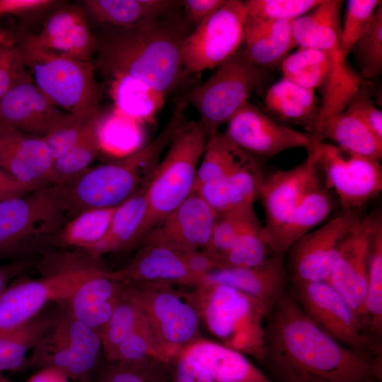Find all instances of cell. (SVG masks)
Segmentation results:
<instances>
[{"label":"cell","mask_w":382,"mask_h":382,"mask_svg":"<svg viewBox=\"0 0 382 382\" xmlns=\"http://www.w3.org/2000/svg\"><path fill=\"white\" fill-rule=\"evenodd\" d=\"M360 216V212L342 211L296 241L285 254L289 282H325L343 240Z\"/></svg>","instance_id":"2e32d148"},{"label":"cell","mask_w":382,"mask_h":382,"mask_svg":"<svg viewBox=\"0 0 382 382\" xmlns=\"http://www.w3.org/2000/svg\"><path fill=\"white\" fill-rule=\"evenodd\" d=\"M137 122L116 111L98 127L100 149L126 156L137 151L141 144V131Z\"/></svg>","instance_id":"bcb514c9"},{"label":"cell","mask_w":382,"mask_h":382,"mask_svg":"<svg viewBox=\"0 0 382 382\" xmlns=\"http://www.w3.org/2000/svg\"><path fill=\"white\" fill-rule=\"evenodd\" d=\"M31 191L0 168V202L28 195Z\"/></svg>","instance_id":"94428289"},{"label":"cell","mask_w":382,"mask_h":382,"mask_svg":"<svg viewBox=\"0 0 382 382\" xmlns=\"http://www.w3.org/2000/svg\"><path fill=\"white\" fill-rule=\"evenodd\" d=\"M226 0H184L181 6L188 20L198 25L211 17Z\"/></svg>","instance_id":"680465c9"},{"label":"cell","mask_w":382,"mask_h":382,"mask_svg":"<svg viewBox=\"0 0 382 382\" xmlns=\"http://www.w3.org/2000/svg\"><path fill=\"white\" fill-rule=\"evenodd\" d=\"M353 52L359 74L363 79L379 77L382 73V2L371 23L354 44Z\"/></svg>","instance_id":"f6af8a7d"},{"label":"cell","mask_w":382,"mask_h":382,"mask_svg":"<svg viewBox=\"0 0 382 382\" xmlns=\"http://www.w3.org/2000/svg\"><path fill=\"white\" fill-rule=\"evenodd\" d=\"M185 123L173 112L159 134L133 153L115 161L89 167L69 181L48 186L69 216L90 209L117 207L146 188L163 151Z\"/></svg>","instance_id":"3957f363"},{"label":"cell","mask_w":382,"mask_h":382,"mask_svg":"<svg viewBox=\"0 0 382 382\" xmlns=\"http://www.w3.org/2000/svg\"><path fill=\"white\" fill-rule=\"evenodd\" d=\"M317 166L325 186L335 191L342 212H360L382 190L380 161L343 151L314 136Z\"/></svg>","instance_id":"4fadbf2b"},{"label":"cell","mask_w":382,"mask_h":382,"mask_svg":"<svg viewBox=\"0 0 382 382\" xmlns=\"http://www.w3.org/2000/svg\"><path fill=\"white\" fill-rule=\"evenodd\" d=\"M53 313H40L21 325L0 332V373L23 366L50 325Z\"/></svg>","instance_id":"f35d334b"},{"label":"cell","mask_w":382,"mask_h":382,"mask_svg":"<svg viewBox=\"0 0 382 382\" xmlns=\"http://www.w3.org/2000/svg\"><path fill=\"white\" fill-rule=\"evenodd\" d=\"M381 1L378 0H349L343 25L338 52L346 57L371 23Z\"/></svg>","instance_id":"c3c4849f"},{"label":"cell","mask_w":382,"mask_h":382,"mask_svg":"<svg viewBox=\"0 0 382 382\" xmlns=\"http://www.w3.org/2000/svg\"><path fill=\"white\" fill-rule=\"evenodd\" d=\"M364 311L369 333L375 341L381 343L382 335V221L376 228L371 241Z\"/></svg>","instance_id":"7bdbcfd3"},{"label":"cell","mask_w":382,"mask_h":382,"mask_svg":"<svg viewBox=\"0 0 382 382\" xmlns=\"http://www.w3.org/2000/svg\"><path fill=\"white\" fill-rule=\"evenodd\" d=\"M289 282L284 255H272L254 267L214 270L202 277L199 285L228 286L257 300L270 312L286 291Z\"/></svg>","instance_id":"7402d4cb"},{"label":"cell","mask_w":382,"mask_h":382,"mask_svg":"<svg viewBox=\"0 0 382 382\" xmlns=\"http://www.w3.org/2000/svg\"><path fill=\"white\" fill-rule=\"evenodd\" d=\"M293 21H270L247 16L244 47L250 59L261 68L281 64L296 47L292 35Z\"/></svg>","instance_id":"83f0119b"},{"label":"cell","mask_w":382,"mask_h":382,"mask_svg":"<svg viewBox=\"0 0 382 382\" xmlns=\"http://www.w3.org/2000/svg\"><path fill=\"white\" fill-rule=\"evenodd\" d=\"M147 325L155 358L167 361L196 340L202 316L198 294L169 284H129Z\"/></svg>","instance_id":"5b68a950"},{"label":"cell","mask_w":382,"mask_h":382,"mask_svg":"<svg viewBox=\"0 0 382 382\" xmlns=\"http://www.w3.org/2000/svg\"><path fill=\"white\" fill-rule=\"evenodd\" d=\"M111 274L129 284H199L188 270L182 253L152 245H143L127 265Z\"/></svg>","instance_id":"603a6c76"},{"label":"cell","mask_w":382,"mask_h":382,"mask_svg":"<svg viewBox=\"0 0 382 382\" xmlns=\"http://www.w3.org/2000/svg\"><path fill=\"white\" fill-rule=\"evenodd\" d=\"M143 318L137 302L128 284L125 282L110 318L100 331L102 348L110 361H112L120 345L137 328Z\"/></svg>","instance_id":"b9f144b4"},{"label":"cell","mask_w":382,"mask_h":382,"mask_svg":"<svg viewBox=\"0 0 382 382\" xmlns=\"http://www.w3.org/2000/svg\"><path fill=\"white\" fill-rule=\"evenodd\" d=\"M52 0H0V18L26 16L42 11L54 5Z\"/></svg>","instance_id":"6f0895ef"},{"label":"cell","mask_w":382,"mask_h":382,"mask_svg":"<svg viewBox=\"0 0 382 382\" xmlns=\"http://www.w3.org/2000/svg\"><path fill=\"white\" fill-rule=\"evenodd\" d=\"M319 173L318 170L289 221L270 244L272 255H285L296 241L322 223L332 212V200Z\"/></svg>","instance_id":"f1b7e54d"},{"label":"cell","mask_w":382,"mask_h":382,"mask_svg":"<svg viewBox=\"0 0 382 382\" xmlns=\"http://www.w3.org/2000/svg\"><path fill=\"white\" fill-rule=\"evenodd\" d=\"M265 79L262 68L249 57L243 47L216 67L202 84L183 98L199 113L207 138L233 117Z\"/></svg>","instance_id":"ba28073f"},{"label":"cell","mask_w":382,"mask_h":382,"mask_svg":"<svg viewBox=\"0 0 382 382\" xmlns=\"http://www.w3.org/2000/svg\"><path fill=\"white\" fill-rule=\"evenodd\" d=\"M100 118V114L95 116L78 142L52 161L50 186L65 183L89 168L101 149L98 134Z\"/></svg>","instance_id":"60d3db41"},{"label":"cell","mask_w":382,"mask_h":382,"mask_svg":"<svg viewBox=\"0 0 382 382\" xmlns=\"http://www.w3.org/2000/svg\"><path fill=\"white\" fill-rule=\"evenodd\" d=\"M291 283L287 291L328 335L353 350L381 358V343L373 339L353 308L328 283Z\"/></svg>","instance_id":"7c38bea8"},{"label":"cell","mask_w":382,"mask_h":382,"mask_svg":"<svg viewBox=\"0 0 382 382\" xmlns=\"http://www.w3.org/2000/svg\"><path fill=\"white\" fill-rule=\"evenodd\" d=\"M224 134L258 158H271L292 148L307 149L314 137L277 122L249 102L228 121Z\"/></svg>","instance_id":"ac0fdd59"},{"label":"cell","mask_w":382,"mask_h":382,"mask_svg":"<svg viewBox=\"0 0 382 382\" xmlns=\"http://www.w3.org/2000/svg\"><path fill=\"white\" fill-rule=\"evenodd\" d=\"M27 382H69V378L57 369L45 367L33 374Z\"/></svg>","instance_id":"be15d7a7"},{"label":"cell","mask_w":382,"mask_h":382,"mask_svg":"<svg viewBox=\"0 0 382 382\" xmlns=\"http://www.w3.org/2000/svg\"><path fill=\"white\" fill-rule=\"evenodd\" d=\"M182 254L188 270L199 279V284L202 277L220 267L217 257L206 248Z\"/></svg>","instance_id":"9f6ffc18"},{"label":"cell","mask_w":382,"mask_h":382,"mask_svg":"<svg viewBox=\"0 0 382 382\" xmlns=\"http://www.w3.org/2000/svg\"><path fill=\"white\" fill-rule=\"evenodd\" d=\"M181 351L198 361L215 382H273L243 354L224 345L196 340Z\"/></svg>","instance_id":"4316f807"},{"label":"cell","mask_w":382,"mask_h":382,"mask_svg":"<svg viewBox=\"0 0 382 382\" xmlns=\"http://www.w3.org/2000/svg\"><path fill=\"white\" fill-rule=\"evenodd\" d=\"M149 357H155V355L144 318L137 328L120 345L112 361L141 362Z\"/></svg>","instance_id":"816d5d0a"},{"label":"cell","mask_w":382,"mask_h":382,"mask_svg":"<svg viewBox=\"0 0 382 382\" xmlns=\"http://www.w3.org/2000/svg\"><path fill=\"white\" fill-rule=\"evenodd\" d=\"M314 135V134H313ZM350 154L381 161L382 141L357 117L345 112L325 122L315 135Z\"/></svg>","instance_id":"d590c367"},{"label":"cell","mask_w":382,"mask_h":382,"mask_svg":"<svg viewBox=\"0 0 382 382\" xmlns=\"http://www.w3.org/2000/svg\"><path fill=\"white\" fill-rule=\"evenodd\" d=\"M35 35L45 47L84 61L91 62L96 52V37L89 28L83 11L79 6L57 10Z\"/></svg>","instance_id":"cb8c5ba5"},{"label":"cell","mask_w":382,"mask_h":382,"mask_svg":"<svg viewBox=\"0 0 382 382\" xmlns=\"http://www.w3.org/2000/svg\"><path fill=\"white\" fill-rule=\"evenodd\" d=\"M265 176L259 158L253 156L227 178L202 183L197 187L196 192L220 214L253 204Z\"/></svg>","instance_id":"d4e9b609"},{"label":"cell","mask_w":382,"mask_h":382,"mask_svg":"<svg viewBox=\"0 0 382 382\" xmlns=\"http://www.w3.org/2000/svg\"><path fill=\"white\" fill-rule=\"evenodd\" d=\"M68 216L49 187L0 202V258L54 244Z\"/></svg>","instance_id":"9c48e42d"},{"label":"cell","mask_w":382,"mask_h":382,"mask_svg":"<svg viewBox=\"0 0 382 382\" xmlns=\"http://www.w3.org/2000/svg\"><path fill=\"white\" fill-rule=\"evenodd\" d=\"M273 382L381 381V358L332 337L286 291L265 320L262 364Z\"/></svg>","instance_id":"6da1fadb"},{"label":"cell","mask_w":382,"mask_h":382,"mask_svg":"<svg viewBox=\"0 0 382 382\" xmlns=\"http://www.w3.org/2000/svg\"><path fill=\"white\" fill-rule=\"evenodd\" d=\"M363 79L352 68L346 57L338 54L322 88L313 134L316 135L328 120L345 112L354 96L363 88Z\"/></svg>","instance_id":"d6a6232c"},{"label":"cell","mask_w":382,"mask_h":382,"mask_svg":"<svg viewBox=\"0 0 382 382\" xmlns=\"http://www.w3.org/2000/svg\"><path fill=\"white\" fill-rule=\"evenodd\" d=\"M52 158L43 137L0 124V168L31 192L50 186Z\"/></svg>","instance_id":"44dd1931"},{"label":"cell","mask_w":382,"mask_h":382,"mask_svg":"<svg viewBox=\"0 0 382 382\" xmlns=\"http://www.w3.org/2000/svg\"><path fill=\"white\" fill-rule=\"evenodd\" d=\"M116 362L117 364L110 369L97 382H147L137 369L140 362Z\"/></svg>","instance_id":"91938a15"},{"label":"cell","mask_w":382,"mask_h":382,"mask_svg":"<svg viewBox=\"0 0 382 382\" xmlns=\"http://www.w3.org/2000/svg\"><path fill=\"white\" fill-rule=\"evenodd\" d=\"M381 221L379 209H373L369 214L358 218L343 240L332 270L325 281L346 300L368 331L364 301L369 250L374 232Z\"/></svg>","instance_id":"9a60e30c"},{"label":"cell","mask_w":382,"mask_h":382,"mask_svg":"<svg viewBox=\"0 0 382 382\" xmlns=\"http://www.w3.org/2000/svg\"><path fill=\"white\" fill-rule=\"evenodd\" d=\"M365 382H376V380L374 378H370L366 380Z\"/></svg>","instance_id":"003e7915"},{"label":"cell","mask_w":382,"mask_h":382,"mask_svg":"<svg viewBox=\"0 0 382 382\" xmlns=\"http://www.w3.org/2000/svg\"><path fill=\"white\" fill-rule=\"evenodd\" d=\"M16 45L0 53V99L30 73Z\"/></svg>","instance_id":"f5cc1de1"},{"label":"cell","mask_w":382,"mask_h":382,"mask_svg":"<svg viewBox=\"0 0 382 382\" xmlns=\"http://www.w3.org/2000/svg\"><path fill=\"white\" fill-rule=\"evenodd\" d=\"M252 156L236 146L224 133L216 132L207 139L195 188L208 181L227 178Z\"/></svg>","instance_id":"8d00e7d4"},{"label":"cell","mask_w":382,"mask_h":382,"mask_svg":"<svg viewBox=\"0 0 382 382\" xmlns=\"http://www.w3.org/2000/svg\"><path fill=\"white\" fill-rule=\"evenodd\" d=\"M265 103L282 120L303 125L313 134L318 108L313 90L282 78L268 89Z\"/></svg>","instance_id":"836d02e7"},{"label":"cell","mask_w":382,"mask_h":382,"mask_svg":"<svg viewBox=\"0 0 382 382\" xmlns=\"http://www.w3.org/2000/svg\"><path fill=\"white\" fill-rule=\"evenodd\" d=\"M103 269L94 263L64 266L36 279L18 280L0 296V332L16 328L52 302L66 301L86 281Z\"/></svg>","instance_id":"8fae6325"},{"label":"cell","mask_w":382,"mask_h":382,"mask_svg":"<svg viewBox=\"0 0 382 382\" xmlns=\"http://www.w3.org/2000/svg\"><path fill=\"white\" fill-rule=\"evenodd\" d=\"M258 224L260 223L253 204L218 214L209 243L205 248L215 255L219 262L221 257L242 233Z\"/></svg>","instance_id":"ee69618b"},{"label":"cell","mask_w":382,"mask_h":382,"mask_svg":"<svg viewBox=\"0 0 382 382\" xmlns=\"http://www.w3.org/2000/svg\"><path fill=\"white\" fill-rule=\"evenodd\" d=\"M345 112L359 119L382 141V112L364 88L354 96Z\"/></svg>","instance_id":"db71d44e"},{"label":"cell","mask_w":382,"mask_h":382,"mask_svg":"<svg viewBox=\"0 0 382 382\" xmlns=\"http://www.w3.org/2000/svg\"><path fill=\"white\" fill-rule=\"evenodd\" d=\"M246 17L242 1L226 0L185 38L181 49L184 69L197 73L216 68L234 54L244 42Z\"/></svg>","instance_id":"5bb4252c"},{"label":"cell","mask_w":382,"mask_h":382,"mask_svg":"<svg viewBox=\"0 0 382 382\" xmlns=\"http://www.w3.org/2000/svg\"><path fill=\"white\" fill-rule=\"evenodd\" d=\"M262 226L258 224L242 233L219 259L220 268L254 267L272 256L262 239Z\"/></svg>","instance_id":"7dc6e473"},{"label":"cell","mask_w":382,"mask_h":382,"mask_svg":"<svg viewBox=\"0 0 382 382\" xmlns=\"http://www.w3.org/2000/svg\"><path fill=\"white\" fill-rule=\"evenodd\" d=\"M71 115L40 90L30 74L0 99V124L33 136H46Z\"/></svg>","instance_id":"ffe728a7"},{"label":"cell","mask_w":382,"mask_h":382,"mask_svg":"<svg viewBox=\"0 0 382 382\" xmlns=\"http://www.w3.org/2000/svg\"><path fill=\"white\" fill-rule=\"evenodd\" d=\"M0 382H12L10 381L8 378H6L5 376L2 374V373H0Z\"/></svg>","instance_id":"03108f58"},{"label":"cell","mask_w":382,"mask_h":382,"mask_svg":"<svg viewBox=\"0 0 382 382\" xmlns=\"http://www.w3.org/2000/svg\"><path fill=\"white\" fill-rule=\"evenodd\" d=\"M199 286L201 314L212 334L224 345L250 354L262 364L265 320L269 313L265 307L226 285Z\"/></svg>","instance_id":"52a82bcc"},{"label":"cell","mask_w":382,"mask_h":382,"mask_svg":"<svg viewBox=\"0 0 382 382\" xmlns=\"http://www.w3.org/2000/svg\"><path fill=\"white\" fill-rule=\"evenodd\" d=\"M18 37L6 29L0 28V53L17 43Z\"/></svg>","instance_id":"e7e4bbea"},{"label":"cell","mask_w":382,"mask_h":382,"mask_svg":"<svg viewBox=\"0 0 382 382\" xmlns=\"http://www.w3.org/2000/svg\"><path fill=\"white\" fill-rule=\"evenodd\" d=\"M175 382H215L208 371L183 351L178 354Z\"/></svg>","instance_id":"11a10c76"},{"label":"cell","mask_w":382,"mask_h":382,"mask_svg":"<svg viewBox=\"0 0 382 382\" xmlns=\"http://www.w3.org/2000/svg\"><path fill=\"white\" fill-rule=\"evenodd\" d=\"M322 0H247V16L270 21H294L307 13Z\"/></svg>","instance_id":"681fc988"},{"label":"cell","mask_w":382,"mask_h":382,"mask_svg":"<svg viewBox=\"0 0 382 382\" xmlns=\"http://www.w3.org/2000/svg\"><path fill=\"white\" fill-rule=\"evenodd\" d=\"M33 347L31 363L53 367L69 379L83 381L96 367L103 349L98 332L76 318L63 302Z\"/></svg>","instance_id":"30bf717a"},{"label":"cell","mask_w":382,"mask_h":382,"mask_svg":"<svg viewBox=\"0 0 382 382\" xmlns=\"http://www.w3.org/2000/svg\"><path fill=\"white\" fill-rule=\"evenodd\" d=\"M337 54L299 47L282 62L280 66L283 78L301 87L315 91L324 84Z\"/></svg>","instance_id":"ab89813d"},{"label":"cell","mask_w":382,"mask_h":382,"mask_svg":"<svg viewBox=\"0 0 382 382\" xmlns=\"http://www.w3.org/2000/svg\"><path fill=\"white\" fill-rule=\"evenodd\" d=\"M28 264L26 260H21L8 265H0V296L9 285L8 282L23 271Z\"/></svg>","instance_id":"6125c7cd"},{"label":"cell","mask_w":382,"mask_h":382,"mask_svg":"<svg viewBox=\"0 0 382 382\" xmlns=\"http://www.w3.org/2000/svg\"><path fill=\"white\" fill-rule=\"evenodd\" d=\"M342 3L339 0H322L313 9L294 20L292 35L296 46L333 55L340 54Z\"/></svg>","instance_id":"f546056e"},{"label":"cell","mask_w":382,"mask_h":382,"mask_svg":"<svg viewBox=\"0 0 382 382\" xmlns=\"http://www.w3.org/2000/svg\"><path fill=\"white\" fill-rule=\"evenodd\" d=\"M110 93L117 112L141 125L155 122L166 96L141 81L126 76L111 79Z\"/></svg>","instance_id":"e575fe53"},{"label":"cell","mask_w":382,"mask_h":382,"mask_svg":"<svg viewBox=\"0 0 382 382\" xmlns=\"http://www.w3.org/2000/svg\"><path fill=\"white\" fill-rule=\"evenodd\" d=\"M96 115L82 117L71 115L66 121L43 137L50 149L52 161L65 154L78 142L91 120Z\"/></svg>","instance_id":"f907efd6"},{"label":"cell","mask_w":382,"mask_h":382,"mask_svg":"<svg viewBox=\"0 0 382 382\" xmlns=\"http://www.w3.org/2000/svg\"><path fill=\"white\" fill-rule=\"evenodd\" d=\"M144 190L138 192L117 206L106 233L86 252V255L97 260L139 241L147 212Z\"/></svg>","instance_id":"1f68e13d"},{"label":"cell","mask_w":382,"mask_h":382,"mask_svg":"<svg viewBox=\"0 0 382 382\" xmlns=\"http://www.w3.org/2000/svg\"><path fill=\"white\" fill-rule=\"evenodd\" d=\"M207 139L198 121L186 123L170 142L144 190L147 212L140 240L193 192Z\"/></svg>","instance_id":"8992f818"},{"label":"cell","mask_w":382,"mask_h":382,"mask_svg":"<svg viewBox=\"0 0 382 382\" xmlns=\"http://www.w3.org/2000/svg\"><path fill=\"white\" fill-rule=\"evenodd\" d=\"M83 4L98 22L125 28L174 13L181 6L175 0H86Z\"/></svg>","instance_id":"4dcf8cb0"},{"label":"cell","mask_w":382,"mask_h":382,"mask_svg":"<svg viewBox=\"0 0 382 382\" xmlns=\"http://www.w3.org/2000/svg\"><path fill=\"white\" fill-rule=\"evenodd\" d=\"M218 214L196 193L151 227L141 238L142 245L161 246L180 253L205 248Z\"/></svg>","instance_id":"d6986e66"},{"label":"cell","mask_w":382,"mask_h":382,"mask_svg":"<svg viewBox=\"0 0 382 382\" xmlns=\"http://www.w3.org/2000/svg\"><path fill=\"white\" fill-rule=\"evenodd\" d=\"M125 282L103 270L83 283L64 303L78 320L98 332L110 318Z\"/></svg>","instance_id":"484cf974"},{"label":"cell","mask_w":382,"mask_h":382,"mask_svg":"<svg viewBox=\"0 0 382 382\" xmlns=\"http://www.w3.org/2000/svg\"><path fill=\"white\" fill-rule=\"evenodd\" d=\"M306 158L295 167L265 176L259 192L265 215L261 237L269 248L286 225L318 171L313 144L306 149Z\"/></svg>","instance_id":"e0dca14e"},{"label":"cell","mask_w":382,"mask_h":382,"mask_svg":"<svg viewBox=\"0 0 382 382\" xmlns=\"http://www.w3.org/2000/svg\"><path fill=\"white\" fill-rule=\"evenodd\" d=\"M117 207L90 209L78 213L66 221L54 244L79 248L86 253L105 236Z\"/></svg>","instance_id":"74e56055"},{"label":"cell","mask_w":382,"mask_h":382,"mask_svg":"<svg viewBox=\"0 0 382 382\" xmlns=\"http://www.w3.org/2000/svg\"><path fill=\"white\" fill-rule=\"evenodd\" d=\"M175 14L125 28L107 27L96 37V66L110 79L130 77L166 94L182 79L181 49L189 34Z\"/></svg>","instance_id":"7a4b0ae2"},{"label":"cell","mask_w":382,"mask_h":382,"mask_svg":"<svg viewBox=\"0 0 382 382\" xmlns=\"http://www.w3.org/2000/svg\"><path fill=\"white\" fill-rule=\"evenodd\" d=\"M16 47L36 86L57 106L82 117L100 114L101 91L92 62L46 48L30 32L18 37Z\"/></svg>","instance_id":"277c9868"}]
</instances>
